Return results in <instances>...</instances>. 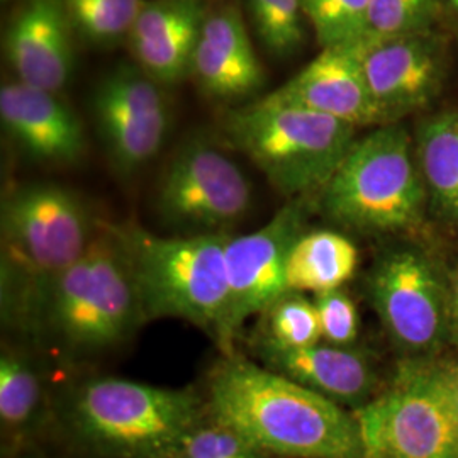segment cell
<instances>
[{"label": "cell", "instance_id": "cell-1", "mask_svg": "<svg viewBox=\"0 0 458 458\" xmlns=\"http://www.w3.org/2000/svg\"><path fill=\"white\" fill-rule=\"evenodd\" d=\"M206 404L267 457L363 458L353 411L236 353L214 365Z\"/></svg>", "mask_w": 458, "mask_h": 458}, {"label": "cell", "instance_id": "cell-2", "mask_svg": "<svg viewBox=\"0 0 458 458\" xmlns=\"http://www.w3.org/2000/svg\"><path fill=\"white\" fill-rule=\"evenodd\" d=\"M98 223L79 196L56 183H28L2 202V312L28 329L53 280L92 243Z\"/></svg>", "mask_w": 458, "mask_h": 458}, {"label": "cell", "instance_id": "cell-3", "mask_svg": "<svg viewBox=\"0 0 458 458\" xmlns=\"http://www.w3.org/2000/svg\"><path fill=\"white\" fill-rule=\"evenodd\" d=\"M145 321L131 262L115 225L98 223L82 257L41 297L28 331L73 355L98 353L126 342Z\"/></svg>", "mask_w": 458, "mask_h": 458}, {"label": "cell", "instance_id": "cell-4", "mask_svg": "<svg viewBox=\"0 0 458 458\" xmlns=\"http://www.w3.org/2000/svg\"><path fill=\"white\" fill-rule=\"evenodd\" d=\"M206 418V399L191 389L119 377L85 382L68 408L79 442L104 458H177L187 435Z\"/></svg>", "mask_w": 458, "mask_h": 458}, {"label": "cell", "instance_id": "cell-5", "mask_svg": "<svg viewBox=\"0 0 458 458\" xmlns=\"http://www.w3.org/2000/svg\"><path fill=\"white\" fill-rule=\"evenodd\" d=\"M117 231L131 262L145 321L182 319L221 344L228 319L231 234L158 236L134 225Z\"/></svg>", "mask_w": 458, "mask_h": 458}, {"label": "cell", "instance_id": "cell-6", "mask_svg": "<svg viewBox=\"0 0 458 458\" xmlns=\"http://www.w3.org/2000/svg\"><path fill=\"white\" fill-rule=\"evenodd\" d=\"M221 130L231 147L291 199L323 191L357 141L352 124L263 98L225 115Z\"/></svg>", "mask_w": 458, "mask_h": 458}, {"label": "cell", "instance_id": "cell-7", "mask_svg": "<svg viewBox=\"0 0 458 458\" xmlns=\"http://www.w3.org/2000/svg\"><path fill=\"white\" fill-rule=\"evenodd\" d=\"M426 183L410 134L386 124L357 140L321 191L325 213L344 228L387 233L416 226Z\"/></svg>", "mask_w": 458, "mask_h": 458}, {"label": "cell", "instance_id": "cell-8", "mask_svg": "<svg viewBox=\"0 0 458 458\" xmlns=\"http://www.w3.org/2000/svg\"><path fill=\"white\" fill-rule=\"evenodd\" d=\"M363 458H458V416L433 365H404L393 386L353 410Z\"/></svg>", "mask_w": 458, "mask_h": 458}, {"label": "cell", "instance_id": "cell-9", "mask_svg": "<svg viewBox=\"0 0 458 458\" xmlns=\"http://www.w3.org/2000/svg\"><path fill=\"white\" fill-rule=\"evenodd\" d=\"M158 213L182 234H229L251 206V183L225 151L192 140L175 153L158 189Z\"/></svg>", "mask_w": 458, "mask_h": 458}, {"label": "cell", "instance_id": "cell-10", "mask_svg": "<svg viewBox=\"0 0 458 458\" xmlns=\"http://www.w3.org/2000/svg\"><path fill=\"white\" fill-rule=\"evenodd\" d=\"M304 233L302 197L293 199L274 217L248 234L229 238L226 245L229 306L221 350L233 352L242 327L251 316H262L287 294L285 267L295 240Z\"/></svg>", "mask_w": 458, "mask_h": 458}, {"label": "cell", "instance_id": "cell-11", "mask_svg": "<svg viewBox=\"0 0 458 458\" xmlns=\"http://www.w3.org/2000/svg\"><path fill=\"white\" fill-rule=\"evenodd\" d=\"M369 289L380 321L395 344L429 352L448 335V287L425 255L395 250L377 262Z\"/></svg>", "mask_w": 458, "mask_h": 458}, {"label": "cell", "instance_id": "cell-12", "mask_svg": "<svg viewBox=\"0 0 458 458\" xmlns=\"http://www.w3.org/2000/svg\"><path fill=\"white\" fill-rule=\"evenodd\" d=\"M92 111L106 153L123 175L138 172L164 145L168 106L143 70L123 66L109 73L94 92Z\"/></svg>", "mask_w": 458, "mask_h": 458}, {"label": "cell", "instance_id": "cell-13", "mask_svg": "<svg viewBox=\"0 0 458 458\" xmlns=\"http://www.w3.org/2000/svg\"><path fill=\"white\" fill-rule=\"evenodd\" d=\"M353 48L372 98L391 119L437 98L445 75V55L433 34L360 41Z\"/></svg>", "mask_w": 458, "mask_h": 458}, {"label": "cell", "instance_id": "cell-14", "mask_svg": "<svg viewBox=\"0 0 458 458\" xmlns=\"http://www.w3.org/2000/svg\"><path fill=\"white\" fill-rule=\"evenodd\" d=\"M263 98L329 115L355 128L393 123L372 98L353 47L323 49L289 82Z\"/></svg>", "mask_w": 458, "mask_h": 458}, {"label": "cell", "instance_id": "cell-15", "mask_svg": "<svg viewBox=\"0 0 458 458\" xmlns=\"http://www.w3.org/2000/svg\"><path fill=\"white\" fill-rule=\"evenodd\" d=\"M4 131L34 162L75 164L85 151L79 115L55 92L7 82L0 89Z\"/></svg>", "mask_w": 458, "mask_h": 458}, {"label": "cell", "instance_id": "cell-16", "mask_svg": "<svg viewBox=\"0 0 458 458\" xmlns=\"http://www.w3.org/2000/svg\"><path fill=\"white\" fill-rule=\"evenodd\" d=\"M70 33L62 0H28L5 34V55L17 82L55 94L64 89L73 65Z\"/></svg>", "mask_w": 458, "mask_h": 458}, {"label": "cell", "instance_id": "cell-17", "mask_svg": "<svg viewBox=\"0 0 458 458\" xmlns=\"http://www.w3.org/2000/svg\"><path fill=\"white\" fill-rule=\"evenodd\" d=\"M204 19L199 0H145L128 39L148 77L172 83L191 73Z\"/></svg>", "mask_w": 458, "mask_h": 458}, {"label": "cell", "instance_id": "cell-18", "mask_svg": "<svg viewBox=\"0 0 458 458\" xmlns=\"http://www.w3.org/2000/svg\"><path fill=\"white\" fill-rule=\"evenodd\" d=\"M262 365L321 394L340 406L359 410L372 401L376 376L369 360L352 346L319 344L282 350L257 344Z\"/></svg>", "mask_w": 458, "mask_h": 458}, {"label": "cell", "instance_id": "cell-19", "mask_svg": "<svg viewBox=\"0 0 458 458\" xmlns=\"http://www.w3.org/2000/svg\"><path fill=\"white\" fill-rule=\"evenodd\" d=\"M357 265L359 250L344 234L329 229L304 231L287 257V291L316 295L342 289L355 276Z\"/></svg>", "mask_w": 458, "mask_h": 458}, {"label": "cell", "instance_id": "cell-20", "mask_svg": "<svg viewBox=\"0 0 458 458\" xmlns=\"http://www.w3.org/2000/svg\"><path fill=\"white\" fill-rule=\"evenodd\" d=\"M418 162L426 191L458 223V113L428 117L418 132Z\"/></svg>", "mask_w": 458, "mask_h": 458}, {"label": "cell", "instance_id": "cell-21", "mask_svg": "<svg viewBox=\"0 0 458 458\" xmlns=\"http://www.w3.org/2000/svg\"><path fill=\"white\" fill-rule=\"evenodd\" d=\"M191 73L208 96L219 100L245 98L265 82L262 65H250L234 58L202 33L194 51Z\"/></svg>", "mask_w": 458, "mask_h": 458}, {"label": "cell", "instance_id": "cell-22", "mask_svg": "<svg viewBox=\"0 0 458 458\" xmlns=\"http://www.w3.org/2000/svg\"><path fill=\"white\" fill-rule=\"evenodd\" d=\"M41 380L31 361L13 350L0 357V421L11 435H22L33 426L41 408Z\"/></svg>", "mask_w": 458, "mask_h": 458}, {"label": "cell", "instance_id": "cell-23", "mask_svg": "<svg viewBox=\"0 0 458 458\" xmlns=\"http://www.w3.org/2000/svg\"><path fill=\"white\" fill-rule=\"evenodd\" d=\"M321 342V327L314 301L287 293L262 314L257 344L282 350L304 348Z\"/></svg>", "mask_w": 458, "mask_h": 458}, {"label": "cell", "instance_id": "cell-24", "mask_svg": "<svg viewBox=\"0 0 458 458\" xmlns=\"http://www.w3.org/2000/svg\"><path fill=\"white\" fill-rule=\"evenodd\" d=\"M370 0H302L304 16L323 49L360 43L367 30Z\"/></svg>", "mask_w": 458, "mask_h": 458}, {"label": "cell", "instance_id": "cell-25", "mask_svg": "<svg viewBox=\"0 0 458 458\" xmlns=\"http://www.w3.org/2000/svg\"><path fill=\"white\" fill-rule=\"evenodd\" d=\"M73 30L94 43H113L131 33L145 0H62Z\"/></svg>", "mask_w": 458, "mask_h": 458}, {"label": "cell", "instance_id": "cell-26", "mask_svg": "<svg viewBox=\"0 0 458 458\" xmlns=\"http://www.w3.org/2000/svg\"><path fill=\"white\" fill-rule=\"evenodd\" d=\"M248 13L260 43L272 55L284 58L302 47V0H248Z\"/></svg>", "mask_w": 458, "mask_h": 458}, {"label": "cell", "instance_id": "cell-27", "mask_svg": "<svg viewBox=\"0 0 458 458\" xmlns=\"http://www.w3.org/2000/svg\"><path fill=\"white\" fill-rule=\"evenodd\" d=\"M442 7V0H370L361 41L429 33Z\"/></svg>", "mask_w": 458, "mask_h": 458}, {"label": "cell", "instance_id": "cell-28", "mask_svg": "<svg viewBox=\"0 0 458 458\" xmlns=\"http://www.w3.org/2000/svg\"><path fill=\"white\" fill-rule=\"evenodd\" d=\"M177 458H268L228 426L208 418L187 435Z\"/></svg>", "mask_w": 458, "mask_h": 458}, {"label": "cell", "instance_id": "cell-29", "mask_svg": "<svg viewBox=\"0 0 458 458\" xmlns=\"http://www.w3.org/2000/svg\"><path fill=\"white\" fill-rule=\"evenodd\" d=\"M314 306L321 327V340L336 346H353L359 338V311L344 289L314 295Z\"/></svg>", "mask_w": 458, "mask_h": 458}, {"label": "cell", "instance_id": "cell-30", "mask_svg": "<svg viewBox=\"0 0 458 458\" xmlns=\"http://www.w3.org/2000/svg\"><path fill=\"white\" fill-rule=\"evenodd\" d=\"M435 372H437L438 380L442 382L443 389L448 394L458 416V363L438 365V367H435Z\"/></svg>", "mask_w": 458, "mask_h": 458}, {"label": "cell", "instance_id": "cell-31", "mask_svg": "<svg viewBox=\"0 0 458 458\" xmlns=\"http://www.w3.org/2000/svg\"><path fill=\"white\" fill-rule=\"evenodd\" d=\"M448 335L458 344V274L448 285Z\"/></svg>", "mask_w": 458, "mask_h": 458}, {"label": "cell", "instance_id": "cell-32", "mask_svg": "<svg viewBox=\"0 0 458 458\" xmlns=\"http://www.w3.org/2000/svg\"><path fill=\"white\" fill-rule=\"evenodd\" d=\"M442 5L454 16L458 17V0H442Z\"/></svg>", "mask_w": 458, "mask_h": 458}]
</instances>
